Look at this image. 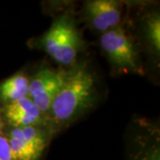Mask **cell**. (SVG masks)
<instances>
[{
  "instance_id": "6da1fadb",
  "label": "cell",
  "mask_w": 160,
  "mask_h": 160,
  "mask_svg": "<svg viewBox=\"0 0 160 160\" xmlns=\"http://www.w3.org/2000/svg\"><path fill=\"white\" fill-rule=\"evenodd\" d=\"M100 98L95 74L86 63H75L67 69L47 117L52 132L72 125L96 106Z\"/></svg>"
},
{
  "instance_id": "7a4b0ae2",
  "label": "cell",
  "mask_w": 160,
  "mask_h": 160,
  "mask_svg": "<svg viewBox=\"0 0 160 160\" xmlns=\"http://www.w3.org/2000/svg\"><path fill=\"white\" fill-rule=\"evenodd\" d=\"M40 41L46 53L63 66L74 65L82 46L78 30L69 15L56 19Z\"/></svg>"
},
{
  "instance_id": "3957f363",
  "label": "cell",
  "mask_w": 160,
  "mask_h": 160,
  "mask_svg": "<svg viewBox=\"0 0 160 160\" xmlns=\"http://www.w3.org/2000/svg\"><path fill=\"white\" fill-rule=\"evenodd\" d=\"M100 43L114 71L121 74L142 73L135 44L123 27L118 26L102 33Z\"/></svg>"
},
{
  "instance_id": "277c9868",
  "label": "cell",
  "mask_w": 160,
  "mask_h": 160,
  "mask_svg": "<svg viewBox=\"0 0 160 160\" xmlns=\"http://www.w3.org/2000/svg\"><path fill=\"white\" fill-rule=\"evenodd\" d=\"M52 133L48 126L11 127L6 135L15 160H41Z\"/></svg>"
},
{
  "instance_id": "5b68a950",
  "label": "cell",
  "mask_w": 160,
  "mask_h": 160,
  "mask_svg": "<svg viewBox=\"0 0 160 160\" xmlns=\"http://www.w3.org/2000/svg\"><path fill=\"white\" fill-rule=\"evenodd\" d=\"M66 73L67 69L57 70L51 68H42L33 77L29 78L28 97L45 116L46 120L52 103L62 86Z\"/></svg>"
},
{
  "instance_id": "8992f818",
  "label": "cell",
  "mask_w": 160,
  "mask_h": 160,
  "mask_svg": "<svg viewBox=\"0 0 160 160\" xmlns=\"http://www.w3.org/2000/svg\"><path fill=\"white\" fill-rule=\"evenodd\" d=\"M84 16L88 25L104 33L119 26L122 6L114 0H91L85 4Z\"/></svg>"
},
{
  "instance_id": "52a82bcc",
  "label": "cell",
  "mask_w": 160,
  "mask_h": 160,
  "mask_svg": "<svg viewBox=\"0 0 160 160\" xmlns=\"http://www.w3.org/2000/svg\"><path fill=\"white\" fill-rule=\"evenodd\" d=\"M2 114L12 127L48 126L45 116L28 96L6 104Z\"/></svg>"
},
{
  "instance_id": "ba28073f",
  "label": "cell",
  "mask_w": 160,
  "mask_h": 160,
  "mask_svg": "<svg viewBox=\"0 0 160 160\" xmlns=\"http://www.w3.org/2000/svg\"><path fill=\"white\" fill-rule=\"evenodd\" d=\"M29 78L23 72L12 75L0 84V101L5 105L28 96Z\"/></svg>"
},
{
  "instance_id": "9c48e42d",
  "label": "cell",
  "mask_w": 160,
  "mask_h": 160,
  "mask_svg": "<svg viewBox=\"0 0 160 160\" xmlns=\"http://www.w3.org/2000/svg\"><path fill=\"white\" fill-rule=\"evenodd\" d=\"M144 37L149 48L155 54L159 55L160 50V18L158 12H154L147 18L144 24Z\"/></svg>"
},
{
  "instance_id": "30bf717a",
  "label": "cell",
  "mask_w": 160,
  "mask_h": 160,
  "mask_svg": "<svg viewBox=\"0 0 160 160\" xmlns=\"http://www.w3.org/2000/svg\"><path fill=\"white\" fill-rule=\"evenodd\" d=\"M0 160H15L12 154L7 138L2 133H0Z\"/></svg>"
},
{
  "instance_id": "8fae6325",
  "label": "cell",
  "mask_w": 160,
  "mask_h": 160,
  "mask_svg": "<svg viewBox=\"0 0 160 160\" xmlns=\"http://www.w3.org/2000/svg\"><path fill=\"white\" fill-rule=\"evenodd\" d=\"M4 126H5V120H4V118H3L2 110L0 109V133H1L2 131H3Z\"/></svg>"
}]
</instances>
